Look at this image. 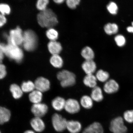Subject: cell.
<instances>
[{
    "instance_id": "23",
    "label": "cell",
    "mask_w": 133,
    "mask_h": 133,
    "mask_svg": "<svg viewBox=\"0 0 133 133\" xmlns=\"http://www.w3.org/2000/svg\"><path fill=\"white\" fill-rule=\"evenodd\" d=\"M81 55L85 61L93 60L95 57L94 50L89 46H86L82 50Z\"/></svg>"
},
{
    "instance_id": "34",
    "label": "cell",
    "mask_w": 133,
    "mask_h": 133,
    "mask_svg": "<svg viewBox=\"0 0 133 133\" xmlns=\"http://www.w3.org/2000/svg\"><path fill=\"white\" fill-rule=\"evenodd\" d=\"M124 117L125 120L128 122L133 123V110L125 111L124 113Z\"/></svg>"
},
{
    "instance_id": "37",
    "label": "cell",
    "mask_w": 133,
    "mask_h": 133,
    "mask_svg": "<svg viewBox=\"0 0 133 133\" xmlns=\"http://www.w3.org/2000/svg\"><path fill=\"white\" fill-rule=\"evenodd\" d=\"M6 22V19L4 16L0 13V27L4 26Z\"/></svg>"
},
{
    "instance_id": "33",
    "label": "cell",
    "mask_w": 133,
    "mask_h": 133,
    "mask_svg": "<svg viewBox=\"0 0 133 133\" xmlns=\"http://www.w3.org/2000/svg\"><path fill=\"white\" fill-rule=\"evenodd\" d=\"M80 0H67L66 3L68 7L71 9H74L79 4Z\"/></svg>"
},
{
    "instance_id": "11",
    "label": "cell",
    "mask_w": 133,
    "mask_h": 133,
    "mask_svg": "<svg viewBox=\"0 0 133 133\" xmlns=\"http://www.w3.org/2000/svg\"><path fill=\"white\" fill-rule=\"evenodd\" d=\"M118 84L113 79H109L105 83L103 90L105 92L108 94H114L119 90Z\"/></svg>"
},
{
    "instance_id": "41",
    "label": "cell",
    "mask_w": 133,
    "mask_h": 133,
    "mask_svg": "<svg viewBox=\"0 0 133 133\" xmlns=\"http://www.w3.org/2000/svg\"><path fill=\"white\" fill-rule=\"evenodd\" d=\"M24 133H35L32 130H28L25 131Z\"/></svg>"
},
{
    "instance_id": "31",
    "label": "cell",
    "mask_w": 133,
    "mask_h": 133,
    "mask_svg": "<svg viewBox=\"0 0 133 133\" xmlns=\"http://www.w3.org/2000/svg\"><path fill=\"white\" fill-rule=\"evenodd\" d=\"M107 8L108 11L111 14L115 15L117 13L118 8L115 3L111 2L107 5Z\"/></svg>"
},
{
    "instance_id": "5",
    "label": "cell",
    "mask_w": 133,
    "mask_h": 133,
    "mask_svg": "<svg viewBox=\"0 0 133 133\" xmlns=\"http://www.w3.org/2000/svg\"><path fill=\"white\" fill-rule=\"evenodd\" d=\"M7 38L8 43L19 46L23 44L24 33L20 28L18 27L10 31Z\"/></svg>"
},
{
    "instance_id": "26",
    "label": "cell",
    "mask_w": 133,
    "mask_h": 133,
    "mask_svg": "<svg viewBox=\"0 0 133 133\" xmlns=\"http://www.w3.org/2000/svg\"><path fill=\"white\" fill-rule=\"evenodd\" d=\"M97 81L102 83H105L109 80V74L107 71L100 69L96 73L95 75Z\"/></svg>"
},
{
    "instance_id": "29",
    "label": "cell",
    "mask_w": 133,
    "mask_h": 133,
    "mask_svg": "<svg viewBox=\"0 0 133 133\" xmlns=\"http://www.w3.org/2000/svg\"><path fill=\"white\" fill-rule=\"evenodd\" d=\"M46 35L51 41H56L59 36V33L56 29L51 28H49L46 31Z\"/></svg>"
},
{
    "instance_id": "28",
    "label": "cell",
    "mask_w": 133,
    "mask_h": 133,
    "mask_svg": "<svg viewBox=\"0 0 133 133\" xmlns=\"http://www.w3.org/2000/svg\"><path fill=\"white\" fill-rule=\"evenodd\" d=\"M105 32L108 35H112L115 34L118 31V27L117 24L114 23H109L104 26Z\"/></svg>"
},
{
    "instance_id": "35",
    "label": "cell",
    "mask_w": 133,
    "mask_h": 133,
    "mask_svg": "<svg viewBox=\"0 0 133 133\" xmlns=\"http://www.w3.org/2000/svg\"><path fill=\"white\" fill-rule=\"evenodd\" d=\"M115 41L117 45L119 46H123L126 42L125 38L121 35L116 36L115 38Z\"/></svg>"
},
{
    "instance_id": "12",
    "label": "cell",
    "mask_w": 133,
    "mask_h": 133,
    "mask_svg": "<svg viewBox=\"0 0 133 133\" xmlns=\"http://www.w3.org/2000/svg\"><path fill=\"white\" fill-rule=\"evenodd\" d=\"M82 68L86 75L94 74L97 66L94 60L85 61L82 63Z\"/></svg>"
},
{
    "instance_id": "6",
    "label": "cell",
    "mask_w": 133,
    "mask_h": 133,
    "mask_svg": "<svg viewBox=\"0 0 133 133\" xmlns=\"http://www.w3.org/2000/svg\"><path fill=\"white\" fill-rule=\"evenodd\" d=\"M109 129L113 133H125L127 130V128L124 124L123 119L120 116L111 121Z\"/></svg>"
},
{
    "instance_id": "19",
    "label": "cell",
    "mask_w": 133,
    "mask_h": 133,
    "mask_svg": "<svg viewBox=\"0 0 133 133\" xmlns=\"http://www.w3.org/2000/svg\"><path fill=\"white\" fill-rule=\"evenodd\" d=\"M97 81L95 75L94 74L86 75L83 80L85 85L92 89L97 86Z\"/></svg>"
},
{
    "instance_id": "4",
    "label": "cell",
    "mask_w": 133,
    "mask_h": 133,
    "mask_svg": "<svg viewBox=\"0 0 133 133\" xmlns=\"http://www.w3.org/2000/svg\"><path fill=\"white\" fill-rule=\"evenodd\" d=\"M38 39L36 33L31 30H28L24 33L23 45L24 49L28 51H32L36 49Z\"/></svg>"
},
{
    "instance_id": "15",
    "label": "cell",
    "mask_w": 133,
    "mask_h": 133,
    "mask_svg": "<svg viewBox=\"0 0 133 133\" xmlns=\"http://www.w3.org/2000/svg\"><path fill=\"white\" fill-rule=\"evenodd\" d=\"M82 133H104V129L100 123L94 122L86 128Z\"/></svg>"
},
{
    "instance_id": "14",
    "label": "cell",
    "mask_w": 133,
    "mask_h": 133,
    "mask_svg": "<svg viewBox=\"0 0 133 133\" xmlns=\"http://www.w3.org/2000/svg\"><path fill=\"white\" fill-rule=\"evenodd\" d=\"M48 48L49 52L53 55H59L62 50V46L59 42L52 41L48 43Z\"/></svg>"
},
{
    "instance_id": "25",
    "label": "cell",
    "mask_w": 133,
    "mask_h": 133,
    "mask_svg": "<svg viewBox=\"0 0 133 133\" xmlns=\"http://www.w3.org/2000/svg\"><path fill=\"white\" fill-rule=\"evenodd\" d=\"M50 62L54 67L57 69L62 68L64 64L62 58L59 55H53L50 59Z\"/></svg>"
},
{
    "instance_id": "24",
    "label": "cell",
    "mask_w": 133,
    "mask_h": 133,
    "mask_svg": "<svg viewBox=\"0 0 133 133\" xmlns=\"http://www.w3.org/2000/svg\"><path fill=\"white\" fill-rule=\"evenodd\" d=\"M10 90L15 99L20 98L22 96L23 92L21 87L15 84L11 85L10 88Z\"/></svg>"
},
{
    "instance_id": "36",
    "label": "cell",
    "mask_w": 133,
    "mask_h": 133,
    "mask_svg": "<svg viewBox=\"0 0 133 133\" xmlns=\"http://www.w3.org/2000/svg\"><path fill=\"white\" fill-rule=\"evenodd\" d=\"M6 67L4 65L0 64V79H4L6 75Z\"/></svg>"
},
{
    "instance_id": "8",
    "label": "cell",
    "mask_w": 133,
    "mask_h": 133,
    "mask_svg": "<svg viewBox=\"0 0 133 133\" xmlns=\"http://www.w3.org/2000/svg\"><path fill=\"white\" fill-rule=\"evenodd\" d=\"M81 106L77 100L69 98L66 100L64 109L66 112L70 114H75L80 110Z\"/></svg>"
},
{
    "instance_id": "9",
    "label": "cell",
    "mask_w": 133,
    "mask_h": 133,
    "mask_svg": "<svg viewBox=\"0 0 133 133\" xmlns=\"http://www.w3.org/2000/svg\"><path fill=\"white\" fill-rule=\"evenodd\" d=\"M31 112L35 117L41 118L45 115L48 111V107L43 103L33 104L31 108Z\"/></svg>"
},
{
    "instance_id": "40",
    "label": "cell",
    "mask_w": 133,
    "mask_h": 133,
    "mask_svg": "<svg viewBox=\"0 0 133 133\" xmlns=\"http://www.w3.org/2000/svg\"><path fill=\"white\" fill-rule=\"evenodd\" d=\"M64 0H55L54 1V2L56 4H62L64 2Z\"/></svg>"
},
{
    "instance_id": "1",
    "label": "cell",
    "mask_w": 133,
    "mask_h": 133,
    "mask_svg": "<svg viewBox=\"0 0 133 133\" xmlns=\"http://www.w3.org/2000/svg\"><path fill=\"white\" fill-rule=\"evenodd\" d=\"M37 21L42 27L52 28L58 24L57 16L52 10L46 9L38 14Z\"/></svg>"
},
{
    "instance_id": "27",
    "label": "cell",
    "mask_w": 133,
    "mask_h": 133,
    "mask_svg": "<svg viewBox=\"0 0 133 133\" xmlns=\"http://www.w3.org/2000/svg\"><path fill=\"white\" fill-rule=\"evenodd\" d=\"M21 87L23 92L25 93H30L36 89L34 83L30 81L23 82Z\"/></svg>"
},
{
    "instance_id": "22",
    "label": "cell",
    "mask_w": 133,
    "mask_h": 133,
    "mask_svg": "<svg viewBox=\"0 0 133 133\" xmlns=\"http://www.w3.org/2000/svg\"><path fill=\"white\" fill-rule=\"evenodd\" d=\"M10 111L6 108L0 107V124H3L9 121L10 118Z\"/></svg>"
},
{
    "instance_id": "39",
    "label": "cell",
    "mask_w": 133,
    "mask_h": 133,
    "mask_svg": "<svg viewBox=\"0 0 133 133\" xmlns=\"http://www.w3.org/2000/svg\"><path fill=\"white\" fill-rule=\"evenodd\" d=\"M132 26H129L127 28V30L128 32L133 33V22L132 23Z\"/></svg>"
},
{
    "instance_id": "30",
    "label": "cell",
    "mask_w": 133,
    "mask_h": 133,
    "mask_svg": "<svg viewBox=\"0 0 133 133\" xmlns=\"http://www.w3.org/2000/svg\"><path fill=\"white\" fill-rule=\"evenodd\" d=\"M49 3L48 0H39L37 2L36 6L37 9L42 11L45 10Z\"/></svg>"
},
{
    "instance_id": "13",
    "label": "cell",
    "mask_w": 133,
    "mask_h": 133,
    "mask_svg": "<svg viewBox=\"0 0 133 133\" xmlns=\"http://www.w3.org/2000/svg\"><path fill=\"white\" fill-rule=\"evenodd\" d=\"M31 125L35 131L37 132H41L44 130L45 128V124L41 118L35 117L31 119Z\"/></svg>"
},
{
    "instance_id": "38",
    "label": "cell",
    "mask_w": 133,
    "mask_h": 133,
    "mask_svg": "<svg viewBox=\"0 0 133 133\" xmlns=\"http://www.w3.org/2000/svg\"><path fill=\"white\" fill-rule=\"evenodd\" d=\"M4 54L2 50L0 48V64H2L3 60L4 59Z\"/></svg>"
},
{
    "instance_id": "21",
    "label": "cell",
    "mask_w": 133,
    "mask_h": 133,
    "mask_svg": "<svg viewBox=\"0 0 133 133\" xmlns=\"http://www.w3.org/2000/svg\"><path fill=\"white\" fill-rule=\"evenodd\" d=\"M94 101L90 96L85 95L81 97L79 102L81 107L85 109H89L93 107Z\"/></svg>"
},
{
    "instance_id": "2",
    "label": "cell",
    "mask_w": 133,
    "mask_h": 133,
    "mask_svg": "<svg viewBox=\"0 0 133 133\" xmlns=\"http://www.w3.org/2000/svg\"><path fill=\"white\" fill-rule=\"evenodd\" d=\"M0 48L4 54L10 59L17 63L22 61L24 54L22 50L19 46L8 43L7 44H0Z\"/></svg>"
},
{
    "instance_id": "7",
    "label": "cell",
    "mask_w": 133,
    "mask_h": 133,
    "mask_svg": "<svg viewBox=\"0 0 133 133\" xmlns=\"http://www.w3.org/2000/svg\"><path fill=\"white\" fill-rule=\"evenodd\" d=\"M67 121L61 115L54 114L52 116V123L55 130L58 132H62L66 128Z\"/></svg>"
},
{
    "instance_id": "18",
    "label": "cell",
    "mask_w": 133,
    "mask_h": 133,
    "mask_svg": "<svg viewBox=\"0 0 133 133\" xmlns=\"http://www.w3.org/2000/svg\"><path fill=\"white\" fill-rule=\"evenodd\" d=\"M90 96L94 101L97 102H101L104 98L102 90L99 86H96L92 89Z\"/></svg>"
},
{
    "instance_id": "42",
    "label": "cell",
    "mask_w": 133,
    "mask_h": 133,
    "mask_svg": "<svg viewBox=\"0 0 133 133\" xmlns=\"http://www.w3.org/2000/svg\"><path fill=\"white\" fill-rule=\"evenodd\" d=\"M0 133H1V131H0Z\"/></svg>"
},
{
    "instance_id": "3",
    "label": "cell",
    "mask_w": 133,
    "mask_h": 133,
    "mask_svg": "<svg viewBox=\"0 0 133 133\" xmlns=\"http://www.w3.org/2000/svg\"><path fill=\"white\" fill-rule=\"evenodd\" d=\"M57 78L60 81L61 85L63 88L71 87L75 84V75L71 71L64 70L59 71L57 75Z\"/></svg>"
},
{
    "instance_id": "32",
    "label": "cell",
    "mask_w": 133,
    "mask_h": 133,
    "mask_svg": "<svg viewBox=\"0 0 133 133\" xmlns=\"http://www.w3.org/2000/svg\"><path fill=\"white\" fill-rule=\"evenodd\" d=\"M11 12V8L8 5L5 4H0V12L5 15L9 14Z\"/></svg>"
},
{
    "instance_id": "16",
    "label": "cell",
    "mask_w": 133,
    "mask_h": 133,
    "mask_svg": "<svg viewBox=\"0 0 133 133\" xmlns=\"http://www.w3.org/2000/svg\"><path fill=\"white\" fill-rule=\"evenodd\" d=\"M66 100L61 96L55 98L51 101V105L55 110L61 111L64 109Z\"/></svg>"
},
{
    "instance_id": "10",
    "label": "cell",
    "mask_w": 133,
    "mask_h": 133,
    "mask_svg": "<svg viewBox=\"0 0 133 133\" xmlns=\"http://www.w3.org/2000/svg\"><path fill=\"white\" fill-rule=\"evenodd\" d=\"M35 89L42 92L49 90L51 84L49 79L44 77H41L36 79L34 82Z\"/></svg>"
},
{
    "instance_id": "17",
    "label": "cell",
    "mask_w": 133,
    "mask_h": 133,
    "mask_svg": "<svg viewBox=\"0 0 133 133\" xmlns=\"http://www.w3.org/2000/svg\"><path fill=\"white\" fill-rule=\"evenodd\" d=\"M82 129V125L79 121L75 120L67 121L66 129L71 133H78Z\"/></svg>"
},
{
    "instance_id": "20",
    "label": "cell",
    "mask_w": 133,
    "mask_h": 133,
    "mask_svg": "<svg viewBox=\"0 0 133 133\" xmlns=\"http://www.w3.org/2000/svg\"><path fill=\"white\" fill-rule=\"evenodd\" d=\"M43 97L42 92L36 89L30 93L29 95V100L33 104L41 103Z\"/></svg>"
},
{
    "instance_id": "43",
    "label": "cell",
    "mask_w": 133,
    "mask_h": 133,
    "mask_svg": "<svg viewBox=\"0 0 133 133\" xmlns=\"http://www.w3.org/2000/svg\"></svg>"
}]
</instances>
